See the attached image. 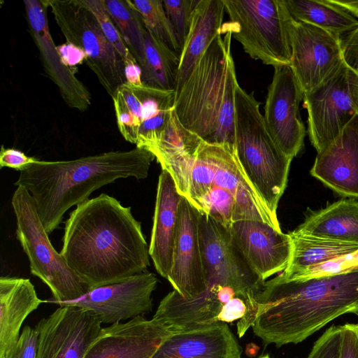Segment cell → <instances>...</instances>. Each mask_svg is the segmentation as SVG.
I'll use <instances>...</instances> for the list:
<instances>
[{"instance_id": "cell-14", "label": "cell", "mask_w": 358, "mask_h": 358, "mask_svg": "<svg viewBox=\"0 0 358 358\" xmlns=\"http://www.w3.org/2000/svg\"><path fill=\"white\" fill-rule=\"evenodd\" d=\"M303 92L290 66L274 68L264 119L275 144L292 159L301 150L306 134L299 113Z\"/></svg>"}, {"instance_id": "cell-10", "label": "cell", "mask_w": 358, "mask_h": 358, "mask_svg": "<svg viewBox=\"0 0 358 358\" xmlns=\"http://www.w3.org/2000/svg\"><path fill=\"white\" fill-rule=\"evenodd\" d=\"M303 100L309 138L319 152L358 114V74L344 63Z\"/></svg>"}, {"instance_id": "cell-21", "label": "cell", "mask_w": 358, "mask_h": 358, "mask_svg": "<svg viewBox=\"0 0 358 358\" xmlns=\"http://www.w3.org/2000/svg\"><path fill=\"white\" fill-rule=\"evenodd\" d=\"M310 174L339 194L358 197V114L317 152Z\"/></svg>"}, {"instance_id": "cell-2", "label": "cell", "mask_w": 358, "mask_h": 358, "mask_svg": "<svg viewBox=\"0 0 358 358\" xmlns=\"http://www.w3.org/2000/svg\"><path fill=\"white\" fill-rule=\"evenodd\" d=\"M91 288L146 271L149 246L131 207L101 194L70 213L59 252Z\"/></svg>"}, {"instance_id": "cell-17", "label": "cell", "mask_w": 358, "mask_h": 358, "mask_svg": "<svg viewBox=\"0 0 358 358\" xmlns=\"http://www.w3.org/2000/svg\"><path fill=\"white\" fill-rule=\"evenodd\" d=\"M24 4L29 31L46 74L56 85L69 107L86 110L91 106V94L73 70L65 66L60 58L48 27V0H24Z\"/></svg>"}, {"instance_id": "cell-15", "label": "cell", "mask_w": 358, "mask_h": 358, "mask_svg": "<svg viewBox=\"0 0 358 358\" xmlns=\"http://www.w3.org/2000/svg\"><path fill=\"white\" fill-rule=\"evenodd\" d=\"M101 324L91 310L59 306L35 326L38 334L36 358H84L101 329Z\"/></svg>"}, {"instance_id": "cell-35", "label": "cell", "mask_w": 358, "mask_h": 358, "mask_svg": "<svg viewBox=\"0 0 358 358\" xmlns=\"http://www.w3.org/2000/svg\"><path fill=\"white\" fill-rule=\"evenodd\" d=\"M38 343L37 329L25 326L8 358H36Z\"/></svg>"}, {"instance_id": "cell-22", "label": "cell", "mask_w": 358, "mask_h": 358, "mask_svg": "<svg viewBox=\"0 0 358 358\" xmlns=\"http://www.w3.org/2000/svg\"><path fill=\"white\" fill-rule=\"evenodd\" d=\"M242 349L224 322L173 331L151 358H241Z\"/></svg>"}, {"instance_id": "cell-42", "label": "cell", "mask_w": 358, "mask_h": 358, "mask_svg": "<svg viewBox=\"0 0 358 358\" xmlns=\"http://www.w3.org/2000/svg\"><path fill=\"white\" fill-rule=\"evenodd\" d=\"M331 3L343 8L358 20V1L330 0Z\"/></svg>"}, {"instance_id": "cell-32", "label": "cell", "mask_w": 358, "mask_h": 358, "mask_svg": "<svg viewBox=\"0 0 358 358\" xmlns=\"http://www.w3.org/2000/svg\"><path fill=\"white\" fill-rule=\"evenodd\" d=\"M95 17L103 33L123 57H133L126 47L115 23L110 17L103 0H79Z\"/></svg>"}, {"instance_id": "cell-13", "label": "cell", "mask_w": 358, "mask_h": 358, "mask_svg": "<svg viewBox=\"0 0 358 358\" xmlns=\"http://www.w3.org/2000/svg\"><path fill=\"white\" fill-rule=\"evenodd\" d=\"M199 239L206 286L219 283L247 292L260 293L265 281L250 268L234 245L224 224L201 213Z\"/></svg>"}, {"instance_id": "cell-28", "label": "cell", "mask_w": 358, "mask_h": 358, "mask_svg": "<svg viewBox=\"0 0 358 358\" xmlns=\"http://www.w3.org/2000/svg\"><path fill=\"white\" fill-rule=\"evenodd\" d=\"M292 18L341 37L358 26V20L330 0H285Z\"/></svg>"}, {"instance_id": "cell-11", "label": "cell", "mask_w": 358, "mask_h": 358, "mask_svg": "<svg viewBox=\"0 0 358 358\" xmlns=\"http://www.w3.org/2000/svg\"><path fill=\"white\" fill-rule=\"evenodd\" d=\"M124 138L138 148L157 141L175 112L176 92L122 85L112 96Z\"/></svg>"}, {"instance_id": "cell-33", "label": "cell", "mask_w": 358, "mask_h": 358, "mask_svg": "<svg viewBox=\"0 0 358 358\" xmlns=\"http://www.w3.org/2000/svg\"><path fill=\"white\" fill-rule=\"evenodd\" d=\"M197 0H164V6L177 34L181 48L187 38Z\"/></svg>"}, {"instance_id": "cell-8", "label": "cell", "mask_w": 358, "mask_h": 358, "mask_svg": "<svg viewBox=\"0 0 358 358\" xmlns=\"http://www.w3.org/2000/svg\"><path fill=\"white\" fill-rule=\"evenodd\" d=\"M11 205L16 218V237L27 255L31 273L50 288L59 303L78 299L92 288L72 270L52 246L31 194L22 187L14 192Z\"/></svg>"}, {"instance_id": "cell-3", "label": "cell", "mask_w": 358, "mask_h": 358, "mask_svg": "<svg viewBox=\"0 0 358 358\" xmlns=\"http://www.w3.org/2000/svg\"><path fill=\"white\" fill-rule=\"evenodd\" d=\"M254 334L264 344L302 342L345 313L358 315V267L340 273L265 281L257 299Z\"/></svg>"}, {"instance_id": "cell-7", "label": "cell", "mask_w": 358, "mask_h": 358, "mask_svg": "<svg viewBox=\"0 0 358 358\" xmlns=\"http://www.w3.org/2000/svg\"><path fill=\"white\" fill-rule=\"evenodd\" d=\"M229 21L222 24L252 59L274 68L289 66L292 16L285 0H222Z\"/></svg>"}, {"instance_id": "cell-9", "label": "cell", "mask_w": 358, "mask_h": 358, "mask_svg": "<svg viewBox=\"0 0 358 358\" xmlns=\"http://www.w3.org/2000/svg\"><path fill=\"white\" fill-rule=\"evenodd\" d=\"M48 5L66 41L85 51L86 64L112 97L127 83L124 62L94 15L79 0H48Z\"/></svg>"}, {"instance_id": "cell-5", "label": "cell", "mask_w": 358, "mask_h": 358, "mask_svg": "<svg viewBox=\"0 0 358 358\" xmlns=\"http://www.w3.org/2000/svg\"><path fill=\"white\" fill-rule=\"evenodd\" d=\"M231 33L222 25L176 91L175 113L187 130L210 143L235 142V91L238 85Z\"/></svg>"}, {"instance_id": "cell-27", "label": "cell", "mask_w": 358, "mask_h": 358, "mask_svg": "<svg viewBox=\"0 0 358 358\" xmlns=\"http://www.w3.org/2000/svg\"><path fill=\"white\" fill-rule=\"evenodd\" d=\"M292 252L286 268L278 275L285 280H296L308 268L358 250V244L289 233Z\"/></svg>"}, {"instance_id": "cell-43", "label": "cell", "mask_w": 358, "mask_h": 358, "mask_svg": "<svg viewBox=\"0 0 358 358\" xmlns=\"http://www.w3.org/2000/svg\"><path fill=\"white\" fill-rule=\"evenodd\" d=\"M259 358H271L268 355H265L262 357H259Z\"/></svg>"}, {"instance_id": "cell-44", "label": "cell", "mask_w": 358, "mask_h": 358, "mask_svg": "<svg viewBox=\"0 0 358 358\" xmlns=\"http://www.w3.org/2000/svg\"></svg>"}, {"instance_id": "cell-6", "label": "cell", "mask_w": 358, "mask_h": 358, "mask_svg": "<svg viewBox=\"0 0 358 358\" xmlns=\"http://www.w3.org/2000/svg\"><path fill=\"white\" fill-rule=\"evenodd\" d=\"M259 105L253 92L248 93L237 85L234 145L247 177L270 210L277 215L292 158L286 155L273 140Z\"/></svg>"}, {"instance_id": "cell-18", "label": "cell", "mask_w": 358, "mask_h": 358, "mask_svg": "<svg viewBox=\"0 0 358 358\" xmlns=\"http://www.w3.org/2000/svg\"><path fill=\"white\" fill-rule=\"evenodd\" d=\"M200 212L182 197L176 228L171 269L167 277L173 290L192 299L206 289L199 239Z\"/></svg>"}, {"instance_id": "cell-20", "label": "cell", "mask_w": 358, "mask_h": 358, "mask_svg": "<svg viewBox=\"0 0 358 358\" xmlns=\"http://www.w3.org/2000/svg\"><path fill=\"white\" fill-rule=\"evenodd\" d=\"M173 331L142 315L101 328L84 358H151Z\"/></svg>"}, {"instance_id": "cell-24", "label": "cell", "mask_w": 358, "mask_h": 358, "mask_svg": "<svg viewBox=\"0 0 358 358\" xmlns=\"http://www.w3.org/2000/svg\"><path fill=\"white\" fill-rule=\"evenodd\" d=\"M45 301L29 279L0 278V358H8L20 337L27 317Z\"/></svg>"}, {"instance_id": "cell-19", "label": "cell", "mask_w": 358, "mask_h": 358, "mask_svg": "<svg viewBox=\"0 0 358 358\" xmlns=\"http://www.w3.org/2000/svg\"><path fill=\"white\" fill-rule=\"evenodd\" d=\"M226 227L235 247L263 281L286 268L292 252L289 234L257 220H238Z\"/></svg>"}, {"instance_id": "cell-40", "label": "cell", "mask_w": 358, "mask_h": 358, "mask_svg": "<svg viewBox=\"0 0 358 358\" xmlns=\"http://www.w3.org/2000/svg\"><path fill=\"white\" fill-rule=\"evenodd\" d=\"M124 76L127 84L134 87L143 85L142 69L136 59L131 57L124 60Z\"/></svg>"}, {"instance_id": "cell-26", "label": "cell", "mask_w": 358, "mask_h": 358, "mask_svg": "<svg viewBox=\"0 0 358 358\" xmlns=\"http://www.w3.org/2000/svg\"><path fill=\"white\" fill-rule=\"evenodd\" d=\"M294 231L315 238L358 244V201L334 202L309 215Z\"/></svg>"}, {"instance_id": "cell-36", "label": "cell", "mask_w": 358, "mask_h": 358, "mask_svg": "<svg viewBox=\"0 0 358 358\" xmlns=\"http://www.w3.org/2000/svg\"><path fill=\"white\" fill-rule=\"evenodd\" d=\"M341 338L338 358H358V323L341 325Z\"/></svg>"}, {"instance_id": "cell-23", "label": "cell", "mask_w": 358, "mask_h": 358, "mask_svg": "<svg viewBox=\"0 0 358 358\" xmlns=\"http://www.w3.org/2000/svg\"><path fill=\"white\" fill-rule=\"evenodd\" d=\"M182 196L170 173L159 176L149 254L157 273L167 278L171 269L173 243Z\"/></svg>"}, {"instance_id": "cell-34", "label": "cell", "mask_w": 358, "mask_h": 358, "mask_svg": "<svg viewBox=\"0 0 358 358\" xmlns=\"http://www.w3.org/2000/svg\"><path fill=\"white\" fill-rule=\"evenodd\" d=\"M341 338V325H332L316 341L307 358H338Z\"/></svg>"}, {"instance_id": "cell-1", "label": "cell", "mask_w": 358, "mask_h": 358, "mask_svg": "<svg viewBox=\"0 0 358 358\" xmlns=\"http://www.w3.org/2000/svg\"><path fill=\"white\" fill-rule=\"evenodd\" d=\"M145 148L200 213L225 226L250 220L281 231L277 215L244 172L234 144L204 141L185 129L174 112L162 137Z\"/></svg>"}, {"instance_id": "cell-38", "label": "cell", "mask_w": 358, "mask_h": 358, "mask_svg": "<svg viewBox=\"0 0 358 358\" xmlns=\"http://www.w3.org/2000/svg\"><path fill=\"white\" fill-rule=\"evenodd\" d=\"M343 62L358 74V26L341 36Z\"/></svg>"}, {"instance_id": "cell-39", "label": "cell", "mask_w": 358, "mask_h": 358, "mask_svg": "<svg viewBox=\"0 0 358 358\" xmlns=\"http://www.w3.org/2000/svg\"><path fill=\"white\" fill-rule=\"evenodd\" d=\"M57 52L63 64L72 69L77 65L85 62L87 55L80 47L66 42L57 46Z\"/></svg>"}, {"instance_id": "cell-29", "label": "cell", "mask_w": 358, "mask_h": 358, "mask_svg": "<svg viewBox=\"0 0 358 358\" xmlns=\"http://www.w3.org/2000/svg\"><path fill=\"white\" fill-rule=\"evenodd\" d=\"M179 65L180 56L146 30L144 62L141 66L143 84L155 89L175 91Z\"/></svg>"}, {"instance_id": "cell-16", "label": "cell", "mask_w": 358, "mask_h": 358, "mask_svg": "<svg viewBox=\"0 0 358 358\" xmlns=\"http://www.w3.org/2000/svg\"><path fill=\"white\" fill-rule=\"evenodd\" d=\"M157 284L156 275L146 271L119 282L93 287L78 299L58 304L91 310L101 323L112 324L151 311V296Z\"/></svg>"}, {"instance_id": "cell-12", "label": "cell", "mask_w": 358, "mask_h": 358, "mask_svg": "<svg viewBox=\"0 0 358 358\" xmlns=\"http://www.w3.org/2000/svg\"><path fill=\"white\" fill-rule=\"evenodd\" d=\"M289 38V66L303 94L327 80L344 64L340 36L292 17Z\"/></svg>"}, {"instance_id": "cell-41", "label": "cell", "mask_w": 358, "mask_h": 358, "mask_svg": "<svg viewBox=\"0 0 358 358\" xmlns=\"http://www.w3.org/2000/svg\"><path fill=\"white\" fill-rule=\"evenodd\" d=\"M336 264L341 272L358 267V250L336 258Z\"/></svg>"}, {"instance_id": "cell-31", "label": "cell", "mask_w": 358, "mask_h": 358, "mask_svg": "<svg viewBox=\"0 0 358 358\" xmlns=\"http://www.w3.org/2000/svg\"><path fill=\"white\" fill-rule=\"evenodd\" d=\"M140 13L145 28L179 56L182 48L162 0H129Z\"/></svg>"}, {"instance_id": "cell-37", "label": "cell", "mask_w": 358, "mask_h": 358, "mask_svg": "<svg viewBox=\"0 0 358 358\" xmlns=\"http://www.w3.org/2000/svg\"><path fill=\"white\" fill-rule=\"evenodd\" d=\"M37 159L26 155L23 152L15 148H6L1 146L0 151V167H8L17 171H22Z\"/></svg>"}, {"instance_id": "cell-30", "label": "cell", "mask_w": 358, "mask_h": 358, "mask_svg": "<svg viewBox=\"0 0 358 358\" xmlns=\"http://www.w3.org/2000/svg\"><path fill=\"white\" fill-rule=\"evenodd\" d=\"M103 1L126 47L141 68L147 29L140 13L129 0Z\"/></svg>"}, {"instance_id": "cell-4", "label": "cell", "mask_w": 358, "mask_h": 358, "mask_svg": "<svg viewBox=\"0 0 358 358\" xmlns=\"http://www.w3.org/2000/svg\"><path fill=\"white\" fill-rule=\"evenodd\" d=\"M154 155L145 148L110 151L67 161L36 159L20 171L15 185L32 196L40 220L50 234L72 206L96 189L120 178H147Z\"/></svg>"}, {"instance_id": "cell-25", "label": "cell", "mask_w": 358, "mask_h": 358, "mask_svg": "<svg viewBox=\"0 0 358 358\" xmlns=\"http://www.w3.org/2000/svg\"><path fill=\"white\" fill-rule=\"evenodd\" d=\"M224 11L222 0H197L180 55L175 91L182 86L197 60L214 38L221 33Z\"/></svg>"}]
</instances>
